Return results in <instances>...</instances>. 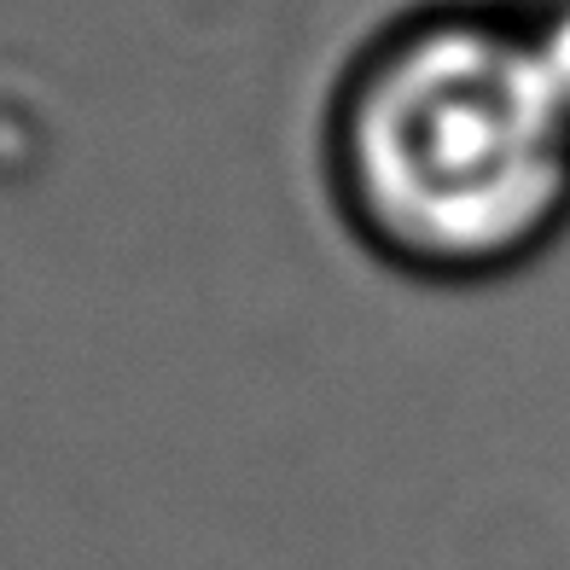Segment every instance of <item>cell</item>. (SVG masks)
<instances>
[{
    "instance_id": "7a4b0ae2",
    "label": "cell",
    "mask_w": 570,
    "mask_h": 570,
    "mask_svg": "<svg viewBox=\"0 0 570 570\" xmlns=\"http://www.w3.org/2000/svg\"><path fill=\"white\" fill-rule=\"evenodd\" d=\"M512 12L524 23L541 70L553 76V88L570 111V0H512Z\"/></svg>"
},
{
    "instance_id": "6da1fadb",
    "label": "cell",
    "mask_w": 570,
    "mask_h": 570,
    "mask_svg": "<svg viewBox=\"0 0 570 570\" xmlns=\"http://www.w3.org/2000/svg\"><path fill=\"white\" fill-rule=\"evenodd\" d=\"M321 187L379 268L495 285L570 233V111L512 0H413L321 106Z\"/></svg>"
}]
</instances>
